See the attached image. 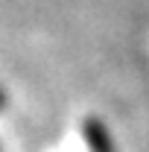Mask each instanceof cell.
<instances>
[{"label": "cell", "instance_id": "6da1fadb", "mask_svg": "<svg viewBox=\"0 0 149 152\" xmlns=\"http://www.w3.org/2000/svg\"><path fill=\"white\" fill-rule=\"evenodd\" d=\"M85 140H88V149L91 152H114V143L108 137V132H105V126L96 123V120L85 123Z\"/></svg>", "mask_w": 149, "mask_h": 152}]
</instances>
